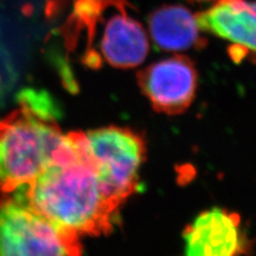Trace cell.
Instances as JSON below:
<instances>
[{
  "instance_id": "6da1fadb",
  "label": "cell",
  "mask_w": 256,
  "mask_h": 256,
  "mask_svg": "<svg viewBox=\"0 0 256 256\" xmlns=\"http://www.w3.org/2000/svg\"><path fill=\"white\" fill-rule=\"evenodd\" d=\"M14 192L52 226L79 237L109 234L123 205L104 187L82 132L66 134L56 162Z\"/></svg>"
},
{
  "instance_id": "7a4b0ae2",
  "label": "cell",
  "mask_w": 256,
  "mask_h": 256,
  "mask_svg": "<svg viewBox=\"0 0 256 256\" xmlns=\"http://www.w3.org/2000/svg\"><path fill=\"white\" fill-rule=\"evenodd\" d=\"M0 120V191L12 194L29 185L57 158L66 141L50 96L32 89Z\"/></svg>"
},
{
  "instance_id": "3957f363",
  "label": "cell",
  "mask_w": 256,
  "mask_h": 256,
  "mask_svg": "<svg viewBox=\"0 0 256 256\" xmlns=\"http://www.w3.org/2000/svg\"><path fill=\"white\" fill-rule=\"evenodd\" d=\"M79 238L30 210L15 192L0 200V256H82Z\"/></svg>"
},
{
  "instance_id": "277c9868",
  "label": "cell",
  "mask_w": 256,
  "mask_h": 256,
  "mask_svg": "<svg viewBox=\"0 0 256 256\" xmlns=\"http://www.w3.org/2000/svg\"><path fill=\"white\" fill-rule=\"evenodd\" d=\"M86 146L104 187L124 204L139 188V171L146 160L144 138L130 128L108 126L84 132Z\"/></svg>"
},
{
  "instance_id": "5b68a950",
  "label": "cell",
  "mask_w": 256,
  "mask_h": 256,
  "mask_svg": "<svg viewBox=\"0 0 256 256\" xmlns=\"http://www.w3.org/2000/svg\"><path fill=\"white\" fill-rule=\"evenodd\" d=\"M198 80L194 61L180 54L150 64L137 75L139 88L153 109L168 116L182 114L192 105Z\"/></svg>"
},
{
  "instance_id": "8992f818",
  "label": "cell",
  "mask_w": 256,
  "mask_h": 256,
  "mask_svg": "<svg viewBox=\"0 0 256 256\" xmlns=\"http://www.w3.org/2000/svg\"><path fill=\"white\" fill-rule=\"evenodd\" d=\"M196 18L203 32L230 43L234 61L256 63V0H218Z\"/></svg>"
},
{
  "instance_id": "52a82bcc",
  "label": "cell",
  "mask_w": 256,
  "mask_h": 256,
  "mask_svg": "<svg viewBox=\"0 0 256 256\" xmlns=\"http://www.w3.org/2000/svg\"><path fill=\"white\" fill-rule=\"evenodd\" d=\"M186 256H244L249 249L240 216L212 207L184 230Z\"/></svg>"
},
{
  "instance_id": "ba28073f",
  "label": "cell",
  "mask_w": 256,
  "mask_h": 256,
  "mask_svg": "<svg viewBox=\"0 0 256 256\" xmlns=\"http://www.w3.org/2000/svg\"><path fill=\"white\" fill-rule=\"evenodd\" d=\"M104 60L116 68L139 66L150 52L148 32L127 11H118L107 20L100 42Z\"/></svg>"
},
{
  "instance_id": "9c48e42d",
  "label": "cell",
  "mask_w": 256,
  "mask_h": 256,
  "mask_svg": "<svg viewBox=\"0 0 256 256\" xmlns=\"http://www.w3.org/2000/svg\"><path fill=\"white\" fill-rule=\"evenodd\" d=\"M148 32L155 45L164 52H180L202 50L207 40L202 36L196 14L186 6L168 4L158 8L148 16Z\"/></svg>"
},
{
  "instance_id": "30bf717a",
  "label": "cell",
  "mask_w": 256,
  "mask_h": 256,
  "mask_svg": "<svg viewBox=\"0 0 256 256\" xmlns=\"http://www.w3.org/2000/svg\"><path fill=\"white\" fill-rule=\"evenodd\" d=\"M127 6H130L127 0H76L73 12L62 28L68 50H74L78 38L86 31L88 38L86 63L94 68H98L102 59L98 52L91 50L98 24L102 22V18H104V13L108 8L114 6L118 11H126Z\"/></svg>"
},
{
  "instance_id": "8fae6325",
  "label": "cell",
  "mask_w": 256,
  "mask_h": 256,
  "mask_svg": "<svg viewBox=\"0 0 256 256\" xmlns=\"http://www.w3.org/2000/svg\"><path fill=\"white\" fill-rule=\"evenodd\" d=\"M190 4H214L217 2L218 0H187Z\"/></svg>"
}]
</instances>
